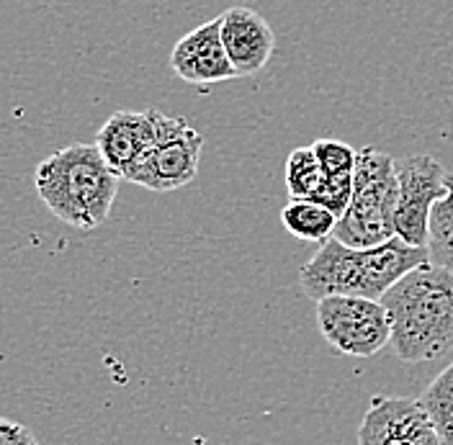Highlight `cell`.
Wrapping results in <instances>:
<instances>
[{
	"mask_svg": "<svg viewBox=\"0 0 453 445\" xmlns=\"http://www.w3.org/2000/svg\"><path fill=\"white\" fill-rule=\"evenodd\" d=\"M392 348L404 363L438 361L453 350V271L430 260L384 294Z\"/></svg>",
	"mask_w": 453,
	"mask_h": 445,
	"instance_id": "cell-1",
	"label": "cell"
},
{
	"mask_svg": "<svg viewBox=\"0 0 453 445\" xmlns=\"http://www.w3.org/2000/svg\"><path fill=\"white\" fill-rule=\"evenodd\" d=\"M427 260V248L407 245L399 237L364 250L348 248L330 237L319 252L299 268V283L311 302L327 296H358L381 302L396 280Z\"/></svg>",
	"mask_w": 453,
	"mask_h": 445,
	"instance_id": "cell-2",
	"label": "cell"
},
{
	"mask_svg": "<svg viewBox=\"0 0 453 445\" xmlns=\"http://www.w3.org/2000/svg\"><path fill=\"white\" fill-rule=\"evenodd\" d=\"M121 178L93 144H70L42 160L34 175L36 194L57 219L75 229H96L109 219Z\"/></svg>",
	"mask_w": 453,
	"mask_h": 445,
	"instance_id": "cell-3",
	"label": "cell"
},
{
	"mask_svg": "<svg viewBox=\"0 0 453 445\" xmlns=\"http://www.w3.org/2000/svg\"><path fill=\"white\" fill-rule=\"evenodd\" d=\"M396 160L392 155L364 147L353 173V198L338 219L335 240L348 248H376L396 237Z\"/></svg>",
	"mask_w": 453,
	"mask_h": 445,
	"instance_id": "cell-4",
	"label": "cell"
},
{
	"mask_svg": "<svg viewBox=\"0 0 453 445\" xmlns=\"http://www.w3.org/2000/svg\"><path fill=\"white\" fill-rule=\"evenodd\" d=\"M152 116L155 140L124 180L155 194H170L188 186L198 175L203 137L180 116H170L160 109H152Z\"/></svg>",
	"mask_w": 453,
	"mask_h": 445,
	"instance_id": "cell-5",
	"label": "cell"
},
{
	"mask_svg": "<svg viewBox=\"0 0 453 445\" xmlns=\"http://www.w3.org/2000/svg\"><path fill=\"white\" fill-rule=\"evenodd\" d=\"M317 327L342 356L371 358L392 345V322L381 302L358 296H327L317 302Z\"/></svg>",
	"mask_w": 453,
	"mask_h": 445,
	"instance_id": "cell-6",
	"label": "cell"
},
{
	"mask_svg": "<svg viewBox=\"0 0 453 445\" xmlns=\"http://www.w3.org/2000/svg\"><path fill=\"white\" fill-rule=\"evenodd\" d=\"M449 170L430 155L396 160V237L407 245L427 248V226L433 206L446 196Z\"/></svg>",
	"mask_w": 453,
	"mask_h": 445,
	"instance_id": "cell-7",
	"label": "cell"
},
{
	"mask_svg": "<svg viewBox=\"0 0 453 445\" xmlns=\"http://www.w3.org/2000/svg\"><path fill=\"white\" fill-rule=\"evenodd\" d=\"M358 445H443L420 399L373 396L358 427Z\"/></svg>",
	"mask_w": 453,
	"mask_h": 445,
	"instance_id": "cell-8",
	"label": "cell"
},
{
	"mask_svg": "<svg viewBox=\"0 0 453 445\" xmlns=\"http://www.w3.org/2000/svg\"><path fill=\"white\" fill-rule=\"evenodd\" d=\"M170 67L183 83L191 85L225 83L237 78L222 42V16L180 36L170 52Z\"/></svg>",
	"mask_w": 453,
	"mask_h": 445,
	"instance_id": "cell-9",
	"label": "cell"
},
{
	"mask_svg": "<svg viewBox=\"0 0 453 445\" xmlns=\"http://www.w3.org/2000/svg\"><path fill=\"white\" fill-rule=\"evenodd\" d=\"M222 42L237 78L257 75L276 50V34L253 8L234 5L222 13Z\"/></svg>",
	"mask_w": 453,
	"mask_h": 445,
	"instance_id": "cell-10",
	"label": "cell"
},
{
	"mask_svg": "<svg viewBox=\"0 0 453 445\" xmlns=\"http://www.w3.org/2000/svg\"><path fill=\"white\" fill-rule=\"evenodd\" d=\"M155 140V116L150 111H116L98 129L96 147L113 173L124 180Z\"/></svg>",
	"mask_w": 453,
	"mask_h": 445,
	"instance_id": "cell-11",
	"label": "cell"
},
{
	"mask_svg": "<svg viewBox=\"0 0 453 445\" xmlns=\"http://www.w3.org/2000/svg\"><path fill=\"white\" fill-rule=\"evenodd\" d=\"M281 222L286 232L302 242H319L325 245L338 226V217L325 209L322 203L310 198H291L281 211Z\"/></svg>",
	"mask_w": 453,
	"mask_h": 445,
	"instance_id": "cell-12",
	"label": "cell"
},
{
	"mask_svg": "<svg viewBox=\"0 0 453 445\" xmlns=\"http://www.w3.org/2000/svg\"><path fill=\"white\" fill-rule=\"evenodd\" d=\"M449 191L433 206L427 226V255L433 265L453 271V173L446 178Z\"/></svg>",
	"mask_w": 453,
	"mask_h": 445,
	"instance_id": "cell-13",
	"label": "cell"
},
{
	"mask_svg": "<svg viewBox=\"0 0 453 445\" xmlns=\"http://www.w3.org/2000/svg\"><path fill=\"white\" fill-rule=\"evenodd\" d=\"M443 445H453V363L443 368L420 396Z\"/></svg>",
	"mask_w": 453,
	"mask_h": 445,
	"instance_id": "cell-14",
	"label": "cell"
},
{
	"mask_svg": "<svg viewBox=\"0 0 453 445\" xmlns=\"http://www.w3.org/2000/svg\"><path fill=\"white\" fill-rule=\"evenodd\" d=\"M325 175L311 147H296L286 160V191L291 198H311Z\"/></svg>",
	"mask_w": 453,
	"mask_h": 445,
	"instance_id": "cell-15",
	"label": "cell"
},
{
	"mask_svg": "<svg viewBox=\"0 0 453 445\" xmlns=\"http://www.w3.org/2000/svg\"><path fill=\"white\" fill-rule=\"evenodd\" d=\"M322 175L325 178H335V175H353L356 173V160H358V150H353L348 142L340 140H317L311 144Z\"/></svg>",
	"mask_w": 453,
	"mask_h": 445,
	"instance_id": "cell-16",
	"label": "cell"
},
{
	"mask_svg": "<svg viewBox=\"0 0 453 445\" xmlns=\"http://www.w3.org/2000/svg\"><path fill=\"white\" fill-rule=\"evenodd\" d=\"M350 198H353V175H335V178H325L319 191L311 196L310 201L322 203L340 219L345 209L350 206Z\"/></svg>",
	"mask_w": 453,
	"mask_h": 445,
	"instance_id": "cell-17",
	"label": "cell"
},
{
	"mask_svg": "<svg viewBox=\"0 0 453 445\" xmlns=\"http://www.w3.org/2000/svg\"><path fill=\"white\" fill-rule=\"evenodd\" d=\"M0 445H39L27 425L0 418Z\"/></svg>",
	"mask_w": 453,
	"mask_h": 445,
	"instance_id": "cell-18",
	"label": "cell"
}]
</instances>
